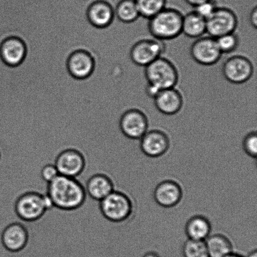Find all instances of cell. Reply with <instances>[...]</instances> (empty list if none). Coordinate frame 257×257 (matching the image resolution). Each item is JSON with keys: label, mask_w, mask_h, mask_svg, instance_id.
Here are the masks:
<instances>
[{"label": "cell", "mask_w": 257, "mask_h": 257, "mask_svg": "<svg viewBox=\"0 0 257 257\" xmlns=\"http://www.w3.org/2000/svg\"><path fill=\"white\" fill-rule=\"evenodd\" d=\"M46 193L54 208L67 211L81 207L87 196L85 186L77 178L62 175L47 184Z\"/></svg>", "instance_id": "1"}, {"label": "cell", "mask_w": 257, "mask_h": 257, "mask_svg": "<svg viewBox=\"0 0 257 257\" xmlns=\"http://www.w3.org/2000/svg\"><path fill=\"white\" fill-rule=\"evenodd\" d=\"M54 207L51 199L47 193L36 191L23 193L15 202V212L20 220L35 222L41 219L47 211Z\"/></svg>", "instance_id": "2"}, {"label": "cell", "mask_w": 257, "mask_h": 257, "mask_svg": "<svg viewBox=\"0 0 257 257\" xmlns=\"http://www.w3.org/2000/svg\"><path fill=\"white\" fill-rule=\"evenodd\" d=\"M183 15L179 10L165 8L149 19V32L155 39L165 42L182 34Z\"/></svg>", "instance_id": "3"}, {"label": "cell", "mask_w": 257, "mask_h": 257, "mask_svg": "<svg viewBox=\"0 0 257 257\" xmlns=\"http://www.w3.org/2000/svg\"><path fill=\"white\" fill-rule=\"evenodd\" d=\"M102 215L110 222L122 223L130 220L135 211L133 201L127 193L115 189L99 201Z\"/></svg>", "instance_id": "4"}, {"label": "cell", "mask_w": 257, "mask_h": 257, "mask_svg": "<svg viewBox=\"0 0 257 257\" xmlns=\"http://www.w3.org/2000/svg\"><path fill=\"white\" fill-rule=\"evenodd\" d=\"M145 75L148 84L160 90L176 87L179 80L177 68L170 60L163 57L146 66Z\"/></svg>", "instance_id": "5"}, {"label": "cell", "mask_w": 257, "mask_h": 257, "mask_svg": "<svg viewBox=\"0 0 257 257\" xmlns=\"http://www.w3.org/2000/svg\"><path fill=\"white\" fill-rule=\"evenodd\" d=\"M165 51V42L155 38H146L134 43L128 50V55L133 64L146 67L162 57Z\"/></svg>", "instance_id": "6"}, {"label": "cell", "mask_w": 257, "mask_h": 257, "mask_svg": "<svg viewBox=\"0 0 257 257\" xmlns=\"http://www.w3.org/2000/svg\"><path fill=\"white\" fill-rule=\"evenodd\" d=\"M206 34L214 39H217L223 35L235 32L238 19L232 10L218 7L213 14L206 19Z\"/></svg>", "instance_id": "7"}, {"label": "cell", "mask_w": 257, "mask_h": 257, "mask_svg": "<svg viewBox=\"0 0 257 257\" xmlns=\"http://www.w3.org/2000/svg\"><path fill=\"white\" fill-rule=\"evenodd\" d=\"M148 128V118L143 110L130 107L120 115L119 130L130 140H140L147 133Z\"/></svg>", "instance_id": "8"}, {"label": "cell", "mask_w": 257, "mask_h": 257, "mask_svg": "<svg viewBox=\"0 0 257 257\" xmlns=\"http://www.w3.org/2000/svg\"><path fill=\"white\" fill-rule=\"evenodd\" d=\"M86 163V158L81 151L69 148L58 154L54 165L60 175L77 178L84 172Z\"/></svg>", "instance_id": "9"}, {"label": "cell", "mask_w": 257, "mask_h": 257, "mask_svg": "<svg viewBox=\"0 0 257 257\" xmlns=\"http://www.w3.org/2000/svg\"><path fill=\"white\" fill-rule=\"evenodd\" d=\"M191 58L197 64L211 66L220 61L222 53L219 49L216 39L203 36L195 39L190 49Z\"/></svg>", "instance_id": "10"}, {"label": "cell", "mask_w": 257, "mask_h": 257, "mask_svg": "<svg viewBox=\"0 0 257 257\" xmlns=\"http://www.w3.org/2000/svg\"><path fill=\"white\" fill-rule=\"evenodd\" d=\"M221 70L228 82L233 84H242L253 76L254 67L247 57L238 55L228 58L223 63Z\"/></svg>", "instance_id": "11"}, {"label": "cell", "mask_w": 257, "mask_h": 257, "mask_svg": "<svg viewBox=\"0 0 257 257\" xmlns=\"http://www.w3.org/2000/svg\"><path fill=\"white\" fill-rule=\"evenodd\" d=\"M140 141L141 152L151 158L161 157L170 148V139L167 133L157 128L148 130Z\"/></svg>", "instance_id": "12"}, {"label": "cell", "mask_w": 257, "mask_h": 257, "mask_svg": "<svg viewBox=\"0 0 257 257\" xmlns=\"http://www.w3.org/2000/svg\"><path fill=\"white\" fill-rule=\"evenodd\" d=\"M183 190L178 181L166 179L156 186L153 192L154 200L159 206L171 208L178 205L182 200Z\"/></svg>", "instance_id": "13"}, {"label": "cell", "mask_w": 257, "mask_h": 257, "mask_svg": "<svg viewBox=\"0 0 257 257\" xmlns=\"http://www.w3.org/2000/svg\"><path fill=\"white\" fill-rule=\"evenodd\" d=\"M29 241V230L24 224L13 222L3 231L2 242L7 250L12 253L20 252L26 247Z\"/></svg>", "instance_id": "14"}, {"label": "cell", "mask_w": 257, "mask_h": 257, "mask_svg": "<svg viewBox=\"0 0 257 257\" xmlns=\"http://www.w3.org/2000/svg\"><path fill=\"white\" fill-rule=\"evenodd\" d=\"M67 69L75 79H87L94 72L95 62L91 55L85 50L73 52L67 60Z\"/></svg>", "instance_id": "15"}, {"label": "cell", "mask_w": 257, "mask_h": 257, "mask_svg": "<svg viewBox=\"0 0 257 257\" xmlns=\"http://www.w3.org/2000/svg\"><path fill=\"white\" fill-rule=\"evenodd\" d=\"M27 53L26 45L18 37L8 38L0 45V57L8 66H19L24 61Z\"/></svg>", "instance_id": "16"}, {"label": "cell", "mask_w": 257, "mask_h": 257, "mask_svg": "<svg viewBox=\"0 0 257 257\" xmlns=\"http://www.w3.org/2000/svg\"><path fill=\"white\" fill-rule=\"evenodd\" d=\"M153 100L158 111L166 115L178 114L184 104L183 95L176 87L161 90Z\"/></svg>", "instance_id": "17"}, {"label": "cell", "mask_w": 257, "mask_h": 257, "mask_svg": "<svg viewBox=\"0 0 257 257\" xmlns=\"http://www.w3.org/2000/svg\"><path fill=\"white\" fill-rule=\"evenodd\" d=\"M87 195L92 200L100 201L115 189L114 181L104 173H97L88 179L85 186Z\"/></svg>", "instance_id": "18"}, {"label": "cell", "mask_w": 257, "mask_h": 257, "mask_svg": "<svg viewBox=\"0 0 257 257\" xmlns=\"http://www.w3.org/2000/svg\"><path fill=\"white\" fill-rule=\"evenodd\" d=\"M87 17L90 24L93 26L99 29L106 28L114 21V9L109 3L99 0L90 5Z\"/></svg>", "instance_id": "19"}, {"label": "cell", "mask_w": 257, "mask_h": 257, "mask_svg": "<svg viewBox=\"0 0 257 257\" xmlns=\"http://www.w3.org/2000/svg\"><path fill=\"white\" fill-rule=\"evenodd\" d=\"M186 236L190 240L205 241L211 235V225L206 216L196 215L191 216L185 227Z\"/></svg>", "instance_id": "20"}, {"label": "cell", "mask_w": 257, "mask_h": 257, "mask_svg": "<svg viewBox=\"0 0 257 257\" xmlns=\"http://www.w3.org/2000/svg\"><path fill=\"white\" fill-rule=\"evenodd\" d=\"M205 242L209 257H226L233 252L230 239L222 233L210 235Z\"/></svg>", "instance_id": "21"}, {"label": "cell", "mask_w": 257, "mask_h": 257, "mask_svg": "<svg viewBox=\"0 0 257 257\" xmlns=\"http://www.w3.org/2000/svg\"><path fill=\"white\" fill-rule=\"evenodd\" d=\"M206 33V20L195 11L183 15L182 34L190 39H197Z\"/></svg>", "instance_id": "22"}, {"label": "cell", "mask_w": 257, "mask_h": 257, "mask_svg": "<svg viewBox=\"0 0 257 257\" xmlns=\"http://www.w3.org/2000/svg\"><path fill=\"white\" fill-rule=\"evenodd\" d=\"M114 12L115 18L125 25L133 24L140 17L135 0H120Z\"/></svg>", "instance_id": "23"}, {"label": "cell", "mask_w": 257, "mask_h": 257, "mask_svg": "<svg viewBox=\"0 0 257 257\" xmlns=\"http://www.w3.org/2000/svg\"><path fill=\"white\" fill-rule=\"evenodd\" d=\"M140 17L150 19L165 9L166 0H135Z\"/></svg>", "instance_id": "24"}, {"label": "cell", "mask_w": 257, "mask_h": 257, "mask_svg": "<svg viewBox=\"0 0 257 257\" xmlns=\"http://www.w3.org/2000/svg\"><path fill=\"white\" fill-rule=\"evenodd\" d=\"M182 253L184 257H209L205 241L188 239L183 244Z\"/></svg>", "instance_id": "25"}, {"label": "cell", "mask_w": 257, "mask_h": 257, "mask_svg": "<svg viewBox=\"0 0 257 257\" xmlns=\"http://www.w3.org/2000/svg\"><path fill=\"white\" fill-rule=\"evenodd\" d=\"M216 43L222 54H230L237 49L240 39L235 32L223 35L216 39Z\"/></svg>", "instance_id": "26"}, {"label": "cell", "mask_w": 257, "mask_h": 257, "mask_svg": "<svg viewBox=\"0 0 257 257\" xmlns=\"http://www.w3.org/2000/svg\"><path fill=\"white\" fill-rule=\"evenodd\" d=\"M243 149L248 156L256 158L257 155V135L256 131H251L245 136L243 141Z\"/></svg>", "instance_id": "27"}, {"label": "cell", "mask_w": 257, "mask_h": 257, "mask_svg": "<svg viewBox=\"0 0 257 257\" xmlns=\"http://www.w3.org/2000/svg\"><path fill=\"white\" fill-rule=\"evenodd\" d=\"M218 7L215 0H208L196 7L194 11L206 20L213 14Z\"/></svg>", "instance_id": "28"}, {"label": "cell", "mask_w": 257, "mask_h": 257, "mask_svg": "<svg viewBox=\"0 0 257 257\" xmlns=\"http://www.w3.org/2000/svg\"><path fill=\"white\" fill-rule=\"evenodd\" d=\"M60 174L54 164H47L42 168L40 176L42 180L49 184L59 176Z\"/></svg>", "instance_id": "29"}, {"label": "cell", "mask_w": 257, "mask_h": 257, "mask_svg": "<svg viewBox=\"0 0 257 257\" xmlns=\"http://www.w3.org/2000/svg\"><path fill=\"white\" fill-rule=\"evenodd\" d=\"M145 90L148 96L152 98V99H154L158 95V93L161 91L158 88L149 84L146 85Z\"/></svg>", "instance_id": "30"}, {"label": "cell", "mask_w": 257, "mask_h": 257, "mask_svg": "<svg viewBox=\"0 0 257 257\" xmlns=\"http://www.w3.org/2000/svg\"><path fill=\"white\" fill-rule=\"evenodd\" d=\"M250 22L251 26L256 29L257 27V9L256 7H254L251 11Z\"/></svg>", "instance_id": "31"}, {"label": "cell", "mask_w": 257, "mask_h": 257, "mask_svg": "<svg viewBox=\"0 0 257 257\" xmlns=\"http://www.w3.org/2000/svg\"><path fill=\"white\" fill-rule=\"evenodd\" d=\"M185 1L188 5L195 8L198 6V5L203 4V3L208 1V0H185Z\"/></svg>", "instance_id": "32"}, {"label": "cell", "mask_w": 257, "mask_h": 257, "mask_svg": "<svg viewBox=\"0 0 257 257\" xmlns=\"http://www.w3.org/2000/svg\"><path fill=\"white\" fill-rule=\"evenodd\" d=\"M142 257H160L158 253L155 252V251H148Z\"/></svg>", "instance_id": "33"}, {"label": "cell", "mask_w": 257, "mask_h": 257, "mask_svg": "<svg viewBox=\"0 0 257 257\" xmlns=\"http://www.w3.org/2000/svg\"><path fill=\"white\" fill-rule=\"evenodd\" d=\"M246 257H257V250L256 249L251 251L250 252L248 253V256Z\"/></svg>", "instance_id": "34"}, {"label": "cell", "mask_w": 257, "mask_h": 257, "mask_svg": "<svg viewBox=\"0 0 257 257\" xmlns=\"http://www.w3.org/2000/svg\"><path fill=\"white\" fill-rule=\"evenodd\" d=\"M226 257H244V256L240 255V254L233 252L232 253H231L230 255H229Z\"/></svg>", "instance_id": "35"}, {"label": "cell", "mask_w": 257, "mask_h": 257, "mask_svg": "<svg viewBox=\"0 0 257 257\" xmlns=\"http://www.w3.org/2000/svg\"><path fill=\"white\" fill-rule=\"evenodd\" d=\"M0 160H1V152H0Z\"/></svg>", "instance_id": "36"}]
</instances>
